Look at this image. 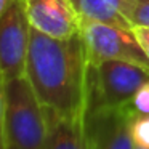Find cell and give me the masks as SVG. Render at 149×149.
Returning a JSON list of instances; mask_svg holds the SVG:
<instances>
[{
	"instance_id": "3",
	"label": "cell",
	"mask_w": 149,
	"mask_h": 149,
	"mask_svg": "<svg viewBox=\"0 0 149 149\" xmlns=\"http://www.w3.org/2000/svg\"><path fill=\"white\" fill-rule=\"evenodd\" d=\"M148 80L149 69L135 63L109 59L90 64L87 112L100 107L125 106Z\"/></svg>"
},
{
	"instance_id": "12",
	"label": "cell",
	"mask_w": 149,
	"mask_h": 149,
	"mask_svg": "<svg viewBox=\"0 0 149 149\" xmlns=\"http://www.w3.org/2000/svg\"><path fill=\"white\" fill-rule=\"evenodd\" d=\"M128 104L136 116H149V80L139 87Z\"/></svg>"
},
{
	"instance_id": "9",
	"label": "cell",
	"mask_w": 149,
	"mask_h": 149,
	"mask_svg": "<svg viewBox=\"0 0 149 149\" xmlns=\"http://www.w3.org/2000/svg\"><path fill=\"white\" fill-rule=\"evenodd\" d=\"M84 19L104 21L130 27L128 13L136 0H74Z\"/></svg>"
},
{
	"instance_id": "2",
	"label": "cell",
	"mask_w": 149,
	"mask_h": 149,
	"mask_svg": "<svg viewBox=\"0 0 149 149\" xmlns=\"http://www.w3.org/2000/svg\"><path fill=\"white\" fill-rule=\"evenodd\" d=\"M7 149H47L48 114L26 77L3 84Z\"/></svg>"
},
{
	"instance_id": "11",
	"label": "cell",
	"mask_w": 149,
	"mask_h": 149,
	"mask_svg": "<svg viewBox=\"0 0 149 149\" xmlns=\"http://www.w3.org/2000/svg\"><path fill=\"white\" fill-rule=\"evenodd\" d=\"M130 27H149V0H136L128 13Z\"/></svg>"
},
{
	"instance_id": "4",
	"label": "cell",
	"mask_w": 149,
	"mask_h": 149,
	"mask_svg": "<svg viewBox=\"0 0 149 149\" xmlns=\"http://www.w3.org/2000/svg\"><path fill=\"white\" fill-rule=\"evenodd\" d=\"M82 40L91 66L117 59L139 64L149 69V58L141 48L132 27L104 21L84 19Z\"/></svg>"
},
{
	"instance_id": "13",
	"label": "cell",
	"mask_w": 149,
	"mask_h": 149,
	"mask_svg": "<svg viewBox=\"0 0 149 149\" xmlns=\"http://www.w3.org/2000/svg\"><path fill=\"white\" fill-rule=\"evenodd\" d=\"M0 149H7V143H5V93L2 79H0Z\"/></svg>"
},
{
	"instance_id": "16",
	"label": "cell",
	"mask_w": 149,
	"mask_h": 149,
	"mask_svg": "<svg viewBox=\"0 0 149 149\" xmlns=\"http://www.w3.org/2000/svg\"><path fill=\"white\" fill-rule=\"evenodd\" d=\"M135 149H144V148H139V146H136V148Z\"/></svg>"
},
{
	"instance_id": "8",
	"label": "cell",
	"mask_w": 149,
	"mask_h": 149,
	"mask_svg": "<svg viewBox=\"0 0 149 149\" xmlns=\"http://www.w3.org/2000/svg\"><path fill=\"white\" fill-rule=\"evenodd\" d=\"M47 114L50 123L47 149H88L85 119L64 117L50 109H47Z\"/></svg>"
},
{
	"instance_id": "5",
	"label": "cell",
	"mask_w": 149,
	"mask_h": 149,
	"mask_svg": "<svg viewBox=\"0 0 149 149\" xmlns=\"http://www.w3.org/2000/svg\"><path fill=\"white\" fill-rule=\"evenodd\" d=\"M31 31L23 0H16L0 18V79L3 84L26 77Z\"/></svg>"
},
{
	"instance_id": "7",
	"label": "cell",
	"mask_w": 149,
	"mask_h": 149,
	"mask_svg": "<svg viewBox=\"0 0 149 149\" xmlns=\"http://www.w3.org/2000/svg\"><path fill=\"white\" fill-rule=\"evenodd\" d=\"M31 27L53 39H72L82 34L84 18L74 0H23Z\"/></svg>"
},
{
	"instance_id": "10",
	"label": "cell",
	"mask_w": 149,
	"mask_h": 149,
	"mask_svg": "<svg viewBox=\"0 0 149 149\" xmlns=\"http://www.w3.org/2000/svg\"><path fill=\"white\" fill-rule=\"evenodd\" d=\"M132 133L136 146L149 149V116H136L132 125Z\"/></svg>"
},
{
	"instance_id": "1",
	"label": "cell",
	"mask_w": 149,
	"mask_h": 149,
	"mask_svg": "<svg viewBox=\"0 0 149 149\" xmlns=\"http://www.w3.org/2000/svg\"><path fill=\"white\" fill-rule=\"evenodd\" d=\"M90 61L82 36L53 39L31 31L26 79L47 109L72 119H85Z\"/></svg>"
},
{
	"instance_id": "15",
	"label": "cell",
	"mask_w": 149,
	"mask_h": 149,
	"mask_svg": "<svg viewBox=\"0 0 149 149\" xmlns=\"http://www.w3.org/2000/svg\"><path fill=\"white\" fill-rule=\"evenodd\" d=\"M15 2H16V0H0V18H2V15H3Z\"/></svg>"
},
{
	"instance_id": "14",
	"label": "cell",
	"mask_w": 149,
	"mask_h": 149,
	"mask_svg": "<svg viewBox=\"0 0 149 149\" xmlns=\"http://www.w3.org/2000/svg\"><path fill=\"white\" fill-rule=\"evenodd\" d=\"M132 29H133V32H135L141 48L144 50V53L149 58V27H132Z\"/></svg>"
},
{
	"instance_id": "6",
	"label": "cell",
	"mask_w": 149,
	"mask_h": 149,
	"mask_svg": "<svg viewBox=\"0 0 149 149\" xmlns=\"http://www.w3.org/2000/svg\"><path fill=\"white\" fill-rule=\"evenodd\" d=\"M136 114L130 104L100 107L85 116L88 149H135L132 125Z\"/></svg>"
}]
</instances>
